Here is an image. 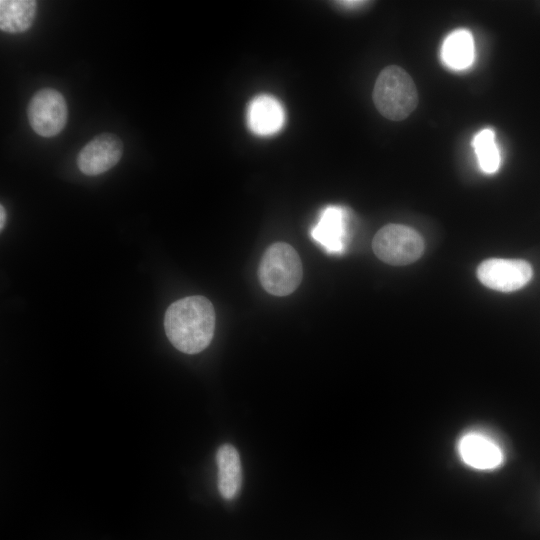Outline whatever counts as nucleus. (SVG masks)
<instances>
[{"label":"nucleus","instance_id":"nucleus-4","mask_svg":"<svg viewBox=\"0 0 540 540\" xmlns=\"http://www.w3.org/2000/svg\"><path fill=\"white\" fill-rule=\"evenodd\" d=\"M375 255L393 266H403L419 259L424 250L421 235L402 224H388L379 229L372 242Z\"/></svg>","mask_w":540,"mask_h":540},{"label":"nucleus","instance_id":"nucleus-1","mask_svg":"<svg viewBox=\"0 0 540 540\" xmlns=\"http://www.w3.org/2000/svg\"><path fill=\"white\" fill-rule=\"evenodd\" d=\"M164 328L176 349L186 354L199 353L207 348L214 335L213 305L200 295L177 300L166 310Z\"/></svg>","mask_w":540,"mask_h":540},{"label":"nucleus","instance_id":"nucleus-9","mask_svg":"<svg viewBox=\"0 0 540 540\" xmlns=\"http://www.w3.org/2000/svg\"><path fill=\"white\" fill-rule=\"evenodd\" d=\"M246 121L254 134L259 136L273 135L284 126L285 111L278 99L268 94H261L249 103Z\"/></svg>","mask_w":540,"mask_h":540},{"label":"nucleus","instance_id":"nucleus-12","mask_svg":"<svg viewBox=\"0 0 540 540\" xmlns=\"http://www.w3.org/2000/svg\"><path fill=\"white\" fill-rule=\"evenodd\" d=\"M440 56L450 69L468 68L474 60V41L470 31L464 28L452 31L443 41Z\"/></svg>","mask_w":540,"mask_h":540},{"label":"nucleus","instance_id":"nucleus-10","mask_svg":"<svg viewBox=\"0 0 540 540\" xmlns=\"http://www.w3.org/2000/svg\"><path fill=\"white\" fill-rule=\"evenodd\" d=\"M462 460L477 469H492L503 460L502 451L489 438L479 433H468L458 446Z\"/></svg>","mask_w":540,"mask_h":540},{"label":"nucleus","instance_id":"nucleus-2","mask_svg":"<svg viewBox=\"0 0 540 540\" xmlns=\"http://www.w3.org/2000/svg\"><path fill=\"white\" fill-rule=\"evenodd\" d=\"M373 102L385 118L404 120L418 104L417 88L412 77L400 66L385 67L375 81Z\"/></svg>","mask_w":540,"mask_h":540},{"label":"nucleus","instance_id":"nucleus-11","mask_svg":"<svg viewBox=\"0 0 540 540\" xmlns=\"http://www.w3.org/2000/svg\"><path fill=\"white\" fill-rule=\"evenodd\" d=\"M216 464L220 495L226 500L234 499L242 485L241 461L236 448L228 443L221 445L216 452Z\"/></svg>","mask_w":540,"mask_h":540},{"label":"nucleus","instance_id":"nucleus-15","mask_svg":"<svg viewBox=\"0 0 540 540\" xmlns=\"http://www.w3.org/2000/svg\"><path fill=\"white\" fill-rule=\"evenodd\" d=\"M336 3H338L339 5H341L342 7H345V8H358L362 5H364L366 3V1H358V0H353V1H337Z\"/></svg>","mask_w":540,"mask_h":540},{"label":"nucleus","instance_id":"nucleus-14","mask_svg":"<svg viewBox=\"0 0 540 540\" xmlns=\"http://www.w3.org/2000/svg\"><path fill=\"white\" fill-rule=\"evenodd\" d=\"M480 169L487 174L496 172L500 166V153L493 130L486 128L479 131L472 140Z\"/></svg>","mask_w":540,"mask_h":540},{"label":"nucleus","instance_id":"nucleus-5","mask_svg":"<svg viewBox=\"0 0 540 540\" xmlns=\"http://www.w3.org/2000/svg\"><path fill=\"white\" fill-rule=\"evenodd\" d=\"M30 126L42 137L58 135L68 119V108L64 96L53 88L37 91L27 107Z\"/></svg>","mask_w":540,"mask_h":540},{"label":"nucleus","instance_id":"nucleus-16","mask_svg":"<svg viewBox=\"0 0 540 540\" xmlns=\"http://www.w3.org/2000/svg\"><path fill=\"white\" fill-rule=\"evenodd\" d=\"M6 221V211L3 205L0 206V228L3 229Z\"/></svg>","mask_w":540,"mask_h":540},{"label":"nucleus","instance_id":"nucleus-3","mask_svg":"<svg viewBox=\"0 0 540 540\" xmlns=\"http://www.w3.org/2000/svg\"><path fill=\"white\" fill-rule=\"evenodd\" d=\"M302 263L297 251L289 244L277 242L264 252L258 278L266 292L274 296L293 293L302 280Z\"/></svg>","mask_w":540,"mask_h":540},{"label":"nucleus","instance_id":"nucleus-7","mask_svg":"<svg viewBox=\"0 0 540 540\" xmlns=\"http://www.w3.org/2000/svg\"><path fill=\"white\" fill-rule=\"evenodd\" d=\"M349 210L340 205H328L322 209L310 230L311 238L328 254H342L350 236Z\"/></svg>","mask_w":540,"mask_h":540},{"label":"nucleus","instance_id":"nucleus-6","mask_svg":"<svg viewBox=\"0 0 540 540\" xmlns=\"http://www.w3.org/2000/svg\"><path fill=\"white\" fill-rule=\"evenodd\" d=\"M477 276L479 281L490 289L513 292L531 280L533 269L525 260L490 258L479 265Z\"/></svg>","mask_w":540,"mask_h":540},{"label":"nucleus","instance_id":"nucleus-8","mask_svg":"<svg viewBox=\"0 0 540 540\" xmlns=\"http://www.w3.org/2000/svg\"><path fill=\"white\" fill-rule=\"evenodd\" d=\"M123 155L121 139L112 133L92 138L79 152L77 166L88 176H96L114 167Z\"/></svg>","mask_w":540,"mask_h":540},{"label":"nucleus","instance_id":"nucleus-13","mask_svg":"<svg viewBox=\"0 0 540 540\" xmlns=\"http://www.w3.org/2000/svg\"><path fill=\"white\" fill-rule=\"evenodd\" d=\"M37 13L34 0H1L0 29L7 33H22L31 28Z\"/></svg>","mask_w":540,"mask_h":540}]
</instances>
